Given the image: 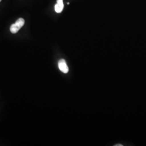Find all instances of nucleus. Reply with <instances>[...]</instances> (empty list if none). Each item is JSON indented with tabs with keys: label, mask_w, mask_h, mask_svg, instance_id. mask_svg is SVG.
Here are the masks:
<instances>
[{
	"label": "nucleus",
	"mask_w": 146,
	"mask_h": 146,
	"mask_svg": "<svg viewBox=\"0 0 146 146\" xmlns=\"http://www.w3.org/2000/svg\"><path fill=\"white\" fill-rule=\"evenodd\" d=\"M58 66L59 69L62 73H65V74L68 73L69 72V68H68V66L64 60H63V59L60 60L58 63Z\"/></svg>",
	"instance_id": "f03ea898"
},
{
	"label": "nucleus",
	"mask_w": 146,
	"mask_h": 146,
	"mask_svg": "<svg viewBox=\"0 0 146 146\" xmlns=\"http://www.w3.org/2000/svg\"><path fill=\"white\" fill-rule=\"evenodd\" d=\"M25 20L22 18H19L17 21H16L14 24H13L10 28L11 33L13 34H15L17 33L21 29L23 25H25Z\"/></svg>",
	"instance_id": "f257e3e1"
},
{
	"label": "nucleus",
	"mask_w": 146,
	"mask_h": 146,
	"mask_svg": "<svg viewBox=\"0 0 146 146\" xmlns=\"http://www.w3.org/2000/svg\"><path fill=\"white\" fill-rule=\"evenodd\" d=\"M57 3L55 5V11L57 13H60L62 11L64 8L63 0H57Z\"/></svg>",
	"instance_id": "7ed1b4c3"
},
{
	"label": "nucleus",
	"mask_w": 146,
	"mask_h": 146,
	"mask_svg": "<svg viewBox=\"0 0 146 146\" xmlns=\"http://www.w3.org/2000/svg\"><path fill=\"white\" fill-rule=\"evenodd\" d=\"M115 146H122V145H119V144H117V145H115Z\"/></svg>",
	"instance_id": "20e7f679"
},
{
	"label": "nucleus",
	"mask_w": 146,
	"mask_h": 146,
	"mask_svg": "<svg viewBox=\"0 0 146 146\" xmlns=\"http://www.w3.org/2000/svg\"><path fill=\"white\" fill-rule=\"evenodd\" d=\"M1 0H0V2H1Z\"/></svg>",
	"instance_id": "39448f33"
}]
</instances>
